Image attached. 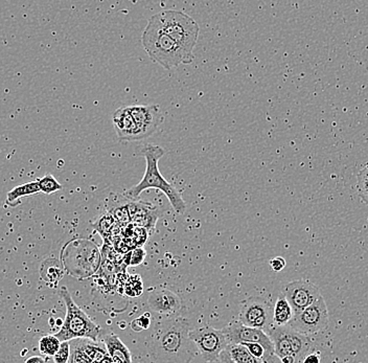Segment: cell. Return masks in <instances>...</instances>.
Listing matches in <instances>:
<instances>
[{
	"mask_svg": "<svg viewBox=\"0 0 368 363\" xmlns=\"http://www.w3.org/2000/svg\"><path fill=\"white\" fill-rule=\"evenodd\" d=\"M189 325L182 318L160 323L151 338V355L155 363H191L197 347L189 338Z\"/></svg>",
	"mask_w": 368,
	"mask_h": 363,
	"instance_id": "6da1fadb",
	"label": "cell"
},
{
	"mask_svg": "<svg viewBox=\"0 0 368 363\" xmlns=\"http://www.w3.org/2000/svg\"><path fill=\"white\" fill-rule=\"evenodd\" d=\"M140 154L145 157L147 161L145 175L138 185L128 190L123 195L130 200H135L140 198V195L145 190H160L167 197L176 212L180 215L184 214L186 205L184 198L177 189L162 176L158 168L160 159L165 154V150L160 146L147 145L140 150Z\"/></svg>",
	"mask_w": 368,
	"mask_h": 363,
	"instance_id": "7a4b0ae2",
	"label": "cell"
},
{
	"mask_svg": "<svg viewBox=\"0 0 368 363\" xmlns=\"http://www.w3.org/2000/svg\"><path fill=\"white\" fill-rule=\"evenodd\" d=\"M142 41L152 61L160 64L165 70L177 67L180 64H186L179 46L165 32L156 15H153L147 21Z\"/></svg>",
	"mask_w": 368,
	"mask_h": 363,
	"instance_id": "3957f363",
	"label": "cell"
},
{
	"mask_svg": "<svg viewBox=\"0 0 368 363\" xmlns=\"http://www.w3.org/2000/svg\"><path fill=\"white\" fill-rule=\"evenodd\" d=\"M165 32L176 42L185 63L191 64L195 59L194 48L199 37V26L191 16L176 10H165L156 14Z\"/></svg>",
	"mask_w": 368,
	"mask_h": 363,
	"instance_id": "277c9868",
	"label": "cell"
},
{
	"mask_svg": "<svg viewBox=\"0 0 368 363\" xmlns=\"http://www.w3.org/2000/svg\"><path fill=\"white\" fill-rule=\"evenodd\" d=\"M60 298L65 303L66 316L60 331L55 334L61 342L74 340H91L96 342L100 335V327L72 300L67 288L62 287Z\"/></svg>",
	"mask_w": 368,
	"mask_h": 363,
	"instance_id": "5b68a950",
	"label": "cell"
},
{
	"mask_svg": "<svg viewBox=\"0 0 368 363\" xmlns=\"http://www.w3.org/2000/svg\"><path fill=\"white\" fill-rule=\"evenodd\" d=\"M61 259L68 273L74 278H88L99 269L101 254L90 241H70L62 250Z\"/></svg>",
	"mask_w": 368,
	"mask_h": 363,
	"instance_id": "8992f818",
	"label": "cell"
},
{
	"mask_svg": "<svg viewBox=\"0 0 368 363\" xmlns=\"http://www.w3.org/2000/svg\"><path fill=\"white\" fill-rule=\"evenodd\" d=\"M189 338L206 362H218L222 352L225 351L228 345L223 330L215 329L209 325L191 330Z\"/></svg>",
	"mask_w": 368,
	"mask_h": 363,
	"instance_id": "52a82bcc",
	"label": "cell"
},
{
	"mask_svg": "<svg viewBox=\"0 0 368 363\" xmlns=\"http://www.w3.org/2000/svg\"><path fill=\"white\" fill-rule=\"evenodd\" d=\"M288 325L306 336L316 335L327 329L328 311L323 296L299 315H295Z\"/></svg>",
	"mask_w": 368,
	"mask_h": 363,
	"instance_id": "ba28073f",
	"label": "cell"
},
{
	"mask_svg": "<svg viewBox=\"0 0 368 363\" xmlns=\"http://www.w3.org/2000/svg\"><path fill=\"white\" fill-rule=\"evenodd\" d=\"M239 322L247 327L268 332L273 327V308L265 298L252 296L244 303Z\"/></svg>",
	"mask_w": 368,
	"mask_h": 363,
	"instance_id": "9c48e42d",
	"label": "cell"
},
{
	"mask_svg": "<svg viewBox=\"0 0 368 363\" xmlns=\"http://www.w3.org/2000/svg\"><path fill=\"white\" fill-rule=\"evenodd\" d=\"M281 293L285 296L292 308L294 316L299 315L303 310L314 304L321 296L318 287L306 280L293 281L289 283L284 287Z\"/></svg>",
	"mask_w": 368,
	"mask_h": 363,
	"instance_id": "30bf717a",
	"label": "cell"
},
{
	"mask_svg": "<svg viewBox=\"0 0 368 363\" xmlns=\"http://www.w3.org/2000/svg\"><path fill=\"white\" fill-rule=\"evenodd\" d=\"M227 342L228 345H241L246 342H255L263 345L267 354H274V347L268 334L263 330L247 327L241 322H233L224 327Z\"/></svg>",
	"mask_w": 368,
	"mask_h": 363,
	"instance_id": "8fae6325",
	"label": "cell"
},
{
	"mask_svg": "<svg viewBox=\"0 0 368 363\" xmlns=\"http://www.w3.org/2000/svg\"><path fill=\"white\" fill-rule=\"evenodd\" d=\"M128 108L138 127V141L151 136L164 121V115L157 105H135Z\"/></svg>",
	"mask_w": 368,
	"mask_h": 363,
	"instance_id": "7c38bea8",
	"label": "cell"
},
{
	"mask_svg": "<svg viewBox=\"0 0 368 363\" xmlns=\"http://www.w3.org/2000/svg\"><path fill=\"white\" fill-rule=\"evenodd\" d=\"M147 306L152 311L172 318L182 309V300L177 294L167 289L156 290L150 294Z\"/></svg>",
	"mask_w": 368,
	"mask_h": 363,
	"instance_id": "4fadbf2b",
	"label": "cell"
},
{
	"mask_svg": "<svg viewBox=\"0 0 368 363\" xmlns=\"http://www.w3.org/2000/svg\"><path fill=\"white\" fill-rule=\"evenodd\" d=\"M129 210L132 224L143 227L147 232L155 229L160 216V210L158 207L143 201L129 200Z\"/></svg>",
	"mask_w": 368,
	"mask_h": 363,
	"instance_id": "5bb4252c",
	"label": "cell"
},
{
	"mask_svg": "<svg viewBox=\"0 0 368 363\" xmlns=\"http://www.w3.org/2000/svg\"><path fill=\"white\" fill-rule=\"evenodd\" d=\"M113 124L121 141H138V127L129 108L123 107L113 114Z\"/></svg>",
	"mask_w": 368,
	"mask_h": 363,
	"instance_id": "9a60e30c",
	"label": "cell"
},
{
	"mask_svg": "<svg viewBox=\"0 0 368 363\" xmlns=\"http://www.w3.org/2000/svg\"><path fill=\"white\" fill-rule=\"evenodd\" d=\"M129 200L125 195H110L106 201L107 212L116 219L121 225H128L131 223V215L129 210Z\"/></svg>",
	"mask_w": 368,
	"mask_h": 363,
	"instance_id": "2e32d148",
	"label": "cell"
},
{
	"mask_svg": "<svg viewBox=\"0 0 368 363\" xmlns=\"http://www.w3.org/2000/svg\"><path fill=\"white\" fill-rule=\"evenodd\" d=\"M269 337L272 342L273 347H274V354L277 357L283 358L286 356L293 355L292 345H291L290 337H289V327L288 325L284 327H275L273 325L268 332ZM296 359V358H295Z\"/></svg>",
	"mask_w": 368,
	"mask_h": 363,
	"instance_id": "e0dca14e",
	"label": "cell"
},
{
	"mask_svg": "<svg viewBox=\"0 0 368 363\" xmlns=\"http://www.w3.org/2000/svg\"><path fill=\"white\" fill-rule=\"evenodd\" d=\"M104 344L107 347L108 354L111 356L113 363H132L129 349L116 334L106 336Z\"/></svg>",
	"mask_w": 368,
	"mask_h": 363,
	"instance_id": "ac0fdd59",
	"label": "cell"
},
{
	"mask_svg": "<svg viewBox=\"0 0 368 363\" xmlns=\"http://www.w3.org/2000/svg\"><path fill=\"white\" fill-rule=\"evenodd\" d=\"M289 337H290L291 345H292L293 355L296 358V363H301L303 358L310 353L311 347H312L310 336L303 335L289 327Z\"/></svg>",
	"mask_w": 368,
	"mask_h": 363,
	"instance_id": "d6986e66",
	"label": "cell"
},
{
	"mask_svg": "<svg viewBox=\"0 0 368 363\" xmlns=\"http://www.w3.org/2000/svg\"><path fill=\"white\" fill-rule=\"evenodd\" d=\"M39 193H41L40 188H39L37 181H30V183L17 185L6 195V205L10 207H16L21 203V199L23 197L32 196V195L39 194Z\"/></svg>",
	"mask_w": 368,
	"mask_h": 363,
	"instance_id": "ffe728a7",
	"label": "cell"
},
{
	"mask_svg": "<svg viewBox=\"0 0 368 363\" xmlns=\"http://www.w3.org/2000/svg\"><path fill=\"white\" fill-rule=\"evenodd\" d=\"M294 318L292 308L283 293L279 294L274 308H273V325L275 327H284L290 324Z\"/></svg>",
	"mask_w": 368,
	"mask_h": 363,
	"instance_id": "44dd1931",
	"label": "cell"
},
{
	"mask_svg": "<svg viewBox=\"0 0 368 363\" xmlns=\"http://www.w3.org/2000/svg\"><path fill=\"white\" fill-rule=\"evenodd\" d=\"M77 345L89 356L94 362H101V360L108 354L107 347L102 342H94L91 340H74Z\"/></svg>",
	"mask_w": 368,
	"mask_h": 363,
	"instance_id": "7402d4cb",
	"label": "cell"
},
{
	"mask_svg": "<svg viewBox=\"0 0 368 363\" xmlns=\"http://www.w3.org/2000/svg\"><path fill=\"white\" fill-rule=\"evenodd\" d=\"M41 276L48 284L57 285L59 281L63 278L64 271L62 269L60 263L54 259L43 262L41 266Z\"/></svg>",
	"mask_w": 368,
	"mask_h": 363,
	"instance_id": "603a6c76",
	"label": "cell"
},
{
	"mask_svg": "<svg viewBox=\"0 0 368 363\" xmlns=\"http://www.w3.org/2000/svg\"><path fill=\"white\" fill-rule=\"evenodd\" d=\"M225 351L235 363H262V359L255 357L243 345H228Z\"/></svg>",
	"mask_w": 368,
	"mask_h": 363,
	"instance_id": "cb8c5ba5",
	"label": "cell"
},
{
	"mask_svg": "<svg viewBox=\"0 0 368 363\" xmlns=\"http://www.w3.org/2000/svg\"><path fill=\"white\" fill-rule=\"evenodd\" d=\"M116 224H118V222H116V219L107 212L96 218V222L92 223V227L105 239V241H108Z\"/></svg>",
	"mask_w": 368,
	"mask_h": 363,
	"instance_id": "d4e9b609",
	"label": "cell"
},
{
	"mask_svg": "<svg viewBox=\"0 0 368 363\" xmlns=\"http://www.w3.org/2000/svg\"><path fill=\"white\" fill-rule=\"evenodd\" d=\"M62 342L55 335H45L39 342V351L45 356L56 355L57 352L60 349Z\"/></svg>",
	"mask_w": 368,
	"mask_h": 363,
	"instance_id": "484cf974",
	"label": "cell"
},
{
	"mask_svg": "<svg viewBox=\"0 0 368 363\" xmlns=\"http://www.w3.org/2000/svg\"><path fill=\"white\" fill-rule=\"evenodd\" d=\"M36 181L38 183L39 188H40V192L44 193V194H54V193L62 190V185L52 175H45L42 178L37 179Z\"/></svg>",
	"mask_w": 368,
	"mask_h": 363,
	"instance_id": "4316f807",
	"label": "cell"
},
{
	"mask_svg": "<svg viewBox=\"0 0 368 363\" xmlns=\"http://www.w3.org/2000/svg\"><path fill=\"white\" fill-rule=\"evenodd\" d=\"M143 290V282L140 276H129L126 282L125 288H123L126 296H131V298L142 296Z\"/></svg>",
	"mask_w": 368,
	"mask_h": 363,
	"instance_id": "83f0119b",
	"label": "cell"
},
{
	"mask_svg": "<svg viewBox=\"0 0 368 363\" xmlns=\"http://www.w3.org/2000/svg\"><path fill=\"white\" fill-rule=\"evenodd\" d=\"M357 191L363 202L368 205V163L357 176Z\"/></svg>",
	"mask_w": 368,
	"mask_h": 363,
	"instance_id": "f1b7e54d",
	"label": "cell"
},
{
	"mask_svg": "<svg viewBox=\"0 0 368 363\" xmlns=\"http://www.w3.org/2000/svg\"><path fill=\"white\" fill-rule=\"evenodd\" d=\"M68 363H94L89 356L77 345L74 340L70 342V357Z\"/></svg>",
	"mask_w": 368,
	"mask_h": 363,
	"instance_id": "f546056e",
	"label": "cell"
},
{
	"mask_svg": "<svg viewBox=\"0 0 368 363\" xmlns=\"http://www.w3.org/2000/svg\"><path fill=\"white\" fill-rule=\"evenodd\" d=\"M145 249L143 247H136V249H132L131 251H129V254L125 256L123 259V262L126 263V265L128 266H138V265L142 264L143 260L145 259Z\"/></svg>",
	"mask_w": 368,
	"mask_h": 363,
	"instance_id": "4dcf8cb0",
	"label": "cell"
},
{
	"mask_svg": "<svg viewBox=\"0 0 368 363\" xmlns=\"http://www.w3.org/2000/svg\"><path fill=\"white\" fill-rule=\"evenodd\" d=\"M70 357V342H62L60 349L54 356L55 363H68Z\"/></svg>",
	"mask_w": 368,
	"mask_h": 363,
	"instance_id": "1f68e13d",
	"label": "cell"
},
{
	"mask_svg": "<svg viewBox=\"0 0 368 363\" xmlns=\"http://www.w3.org/2000/svg\"><path fill=\"white\" fill-rule=\"evenodd\" d=\"M241 345L246 347L247 349H248V351L250 352L255 357L259 358V359H263L264 356L267 354L265 349H264V347L262 345L255 344V342H246V344Z\"/></svg>",
	"mask_w": 368,
	"mask_h": 363,
	"instance_id": "d6a6232c",
	"label": "cell"
},
{
	"mask_svg": "<svg viewBox=\"0 0 368 363\" xmlns=\"http://www.w3.org/2000/svg\"><path fill=\"white\" fill-rule=\"evenodd\" d=\"M150 315L149 314H145V315L140 316V318H136L132 323L131 327L134 331L140 332L143 330H147L150 327Z\"/></svg>",
	"mask_w": 368,
	"mask_h": 363,
	"instance_id": "836d02e7",
	"label": "cell"
},
{
	"mask_svg": "<svg viewBox=\"0 0 368 363\" xmlns=\"http://www.w3.org/2000/svg\"><path fill=\"white\" fill-rule=\"evenodd\" d=\"M286 265V260L281 258V256H277V258H273L270 261V266L272 268L273 271H281V270L285 269Z\"/></svg>",
	"mask_w": 368,
	"mask_h": 363,
	"instance_id": "e575fe53",
	"label": "cell"
},
{
	"mask_svg": "<svg viewBox=\"0 0 368 363\" xmlns=\"http://www.w3.org/2000/svg\"><path fill=\"white\" fill-rule=\"evenodd\" d=\"M321 357L320 354L318 352H313V353H308L305 358H303V362L301 363H320Z\"/></svg>",
	"mask_w": 368,
	"mask_h": 363,
	"instance_id": "d590c367",
	"label": "cell"
},
{
	"mask_svg": "<svg viewBox=\"0 0 368 363\" xmlns=\"http://www.w3.org/2000/svg\"><path fill=\"white\" fill-rule=\"evenodd\" d=\"M262 363H283L281 358L277 357L275 354H266L262 359Z\"/></svg>",
	"mask_w": 368,
	"mask_h": 363,
	"instance_id": "8d00e7d4",
	"label": "cell"
},
{
	"mask_svg": "<svg viewBox=\"0 0 368 363\" xmlns=\"http://www.w3.org/2000/svg\"><path fill=\"white\" fill-rule=\"evenodd\" d=\"M24 363H46V362L40 356H32V357L28 358Z\"/></svg>",
	"mask_w": 368,
	"mask_h": 363,
	"instance_id": "74e56055",
	"label": "cell"
},
{
	"mask_svg": "<svg viewBox=\"0 0 368 363\" xmlns=\"http://www.w3.org/2000/svg\"><path fill=\"white\" fill-rule=\"evenodd\" d=\"M220 363H235L231 360V358L229 357L228 354L226 353V351H223L220 355L219 360H218Z\"/></svg>",
	"mask_w": 368,
	"mask_h": 363,
	"instance_id": "f35d334b",
	"label": "cell"
},
{
	"mask_svg": "<svg viewBox=\"0 0 368 363\" xmlns=\"http://www.w3.org/2000/svg\"><path fill=\"white\" fill-rule=\"evenodd\" d=\"M99 363H113V360H112L111 356H110L109 354H107V355L101 360V362Z\"/></svg>",
	"mask_w": 368,
	"mask_h": 363,
	"instance_id": "ab89813d",
	"label": "cell"
},
{
	"mask_svg": "<svg viewBox=\"0 0 368 363\" xmlns=\"http://www.w3.org/2000/svg\"><path fill=\"white\" fill-rule=\"evenodd\" d=\"M63 320H56V325H58L59 327H62V325H63Z\"/></svg>",
	"mask_w": 368,
	"mask_h": 363,
	"instance_id": "60d3db41",
	"label": "cell"
}]
</instances>
